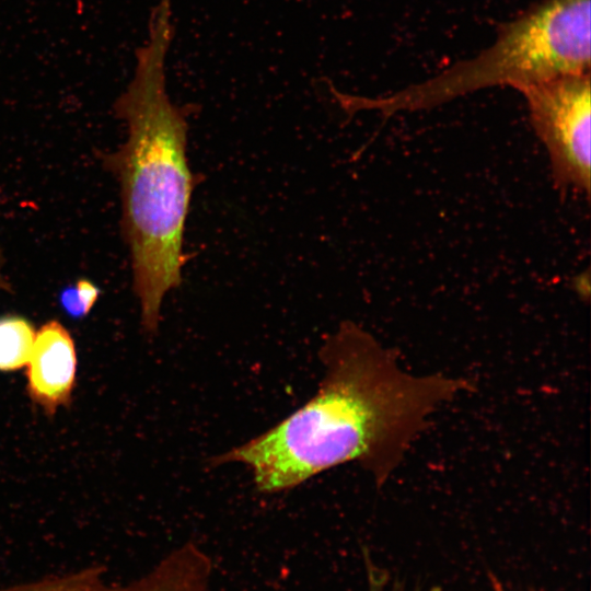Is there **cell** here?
<instances>
[{"label": "cell", "instance_id": "9", "mask_svg": "<svg viewBox=\"0 0 591 591\" xmlns=\"http://www.w3.org/2000/svg\"><path fill=\"white\" fill-rule=\"evenodd\" d=\"M101 289L91 280L80 278L59 294V303L70 317L82 318L90 314L99 300Z\"/></svg>", "mask_w": 591, "mask_h": 591}, {"label": "cell", "instance_id": "2", "mask_svg": "<svg viewBox=\"0 0 591 591\" xmlns=\"http://www.w3.org/2000/svg\"><path fill=\"white\" fill-rule=\"evenodd\" d=\"M167 14L153 13L150 40L136 55L135 76L113 105L126 125V139L117 149L100 153L102 166L119 186L120 230L147 334L157 333L165 296L182 283L187 260L184 231L199 182L187 158V115L165 90Z\"/></svg>", "mask_w": 591, "mask_h": 591}, {"label": "cell", "instance_id": "5", "mask_svg": "<svg viewBox=\"0 0 591 591\" xmlns=\"http://www.w3.org/2000/svg\"><path fill=\"white\" fill-rule=\"evenodd\" d=\"M26 367V392L47 416L68 407L77 383L76 343L58 320H49L36 332Z\"/></svg>", "mask_w": 591, "mask_h": 591}, {"label": "cell", "instance_id": "3", "mask_svg": "<svg viewBox=\"0 0 591 591\" xmlns=\"http://www.w3.org/2000/svg\"><path fill=\"white\" fill-rule=\"evenodd\" d=\"M590 0H544L501 27L489 48L425 82L381 97L334 92L347 114L434 107L484 88H526L590 70Z\"/></svg>", "mask_w": 591, "mask_h": 591}, {"label": "cell", "instance_id": "10", "mask_svg": "<svg viewBox=\"0 0 591 591\" xmlns=\"http://www.w3.org/2000/svg\"><path fill=\"white\" fill-rule=\"evenodd\" d=\"M14 287L7 269V259L3 250L0 247V292L12 293Z\"/></svg>", "mask_w": 591, "mask_h": 591}, {"label": "cell", "instance_id": "6", "mask_svg": "<svg viewBox=\"0 0 591 591\" xmlns=\"http://www.w3.org/2000/svg\"><path fill=\"white\" fill-rule=\"evenodd\" d=\"M211 569L206 553L188 543L173 551L151 571L121 591H206Z\"/></svg>", "mask_w": 591, "mask_h": 591}, {"label": "cell", "instance_id": "11", "mask_svg": "<svg viewBox=\"0 0 591 591\" xmlns=\"http://www.w3.org/2000/svg\"><path fill=\"white\" fill-rule=\"evenodd\" d=\"M490 586L493 591H507L502 583L494 576L490 577Z\"/></svg>", "mask_w": 591, "mask_h": 591}, {"label": "cell", "instance_id": "7", "mask_svg": "<svg viewBox=\"0 0 591 591\" xmlns=\"http://www.w3.org/2000/svg\"><path fill=\"white\" fill-rule=\"evenodd\" d=\"M33 323L23 315L0 316V371L13 372L25 367L35 341Z\"/></svg>", "mask_w": 591, "mask_h": 591}, {"label": "cell", "instance_id": "8", "mask_svg": "<svg viewBox=\"0 0 591 591\" xmlns=\"http://www.w3.org/2000/svg\"><path fill=\"white\" fill-rule=\"evenodd\" d=\"M104 577L99 568H88L69 573L26 582L0 591H120Z\"/></svg>", "mask_w": 591, "mask_h": 591}, {"label": "cell", "instance_id": "1", "mask_svg": "<svg viewBox=\"0 0 591 591\" xmlns=\"http://www.w3.org/2000/svg\"><path fill=\"white\" fill-rule=\"evenodd\" d=\"M314 395L274 427L210 460L240 463L263 494L290 490L356 462L383 486L434 412L470 387L443 374L416 375L358 324L346 321L320 348Z\"/></svg>", "mask_w": 591, "mask_h": 591}, {"label": "cell", "instance_id": "4", "mask_svg": "<svg viewBox=\"0 0 591 591\" xmlns=\"http://www.w3.org/2000/svg\"><path fill=\"white\" fill-rule=\"evenodd\" d=\"M590 72L565 74L526 88L531 124L544 143L556 185L590 194Z\"/></svg>", "mask_w": 591, "mask_h": 591}]
</instances>
